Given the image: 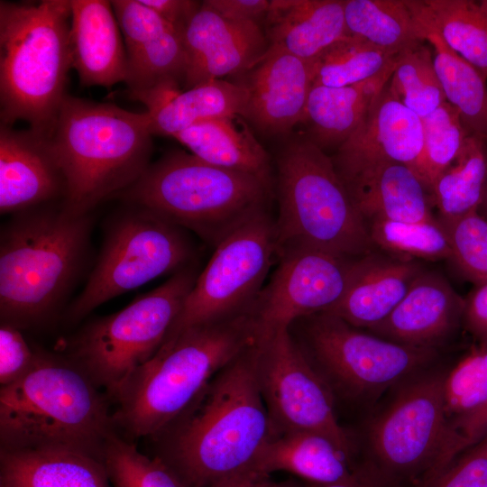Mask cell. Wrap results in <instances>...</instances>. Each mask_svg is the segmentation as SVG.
<instances>
[{
	"label": "cell",
	"instance_id": "17",
	"mask_svg": "<svg viewBox=\"0 0 487 487\" xmlns=\"http://www.w3.org/2000/svg\"><path fill=\"white\" fill-rule=\"evenodd\" d=\"M65 196L66 179L51 137L1 124V214L61 203Z\"/></svg>",
	"mask_w": 487,
	"mask_h": 487
},
{
	"label": "cell",
	"instance_id": "45",
	"mask_svg": "<svg viewBox=\"0 0 487 487\" xmlns=\"http://www.w3.org/2000/svg\"><path fill=\"white\" fill-rule=\"evenodd\" d=\"M211 8L236 22L256 23L265 18L271 0H207Z\"/></svg>",
	"mask_w": 487,
	"mask_h": 487
},
{
	"label": "cell",
	"instance_id": "32",
	"mask_svg": "<svg viewBox=\"0 0 487 487\" xmlns=\"http://www.w3.org/2000/svg\"><path fill=\"white\" fill-rule=\"evenodd\" d=\"M486 142L469 134L455 160L432 183L429 194L440 220L478 211L487 186Z\"/></svg>",
	"mask_w": 487,
	"mask_h": 487
},
{
	"label": "cell",
	"instance_id": "14",
	"mask_svg": "<svg viewBox=\"0 0 487 487\" xmlns=\"http://www.w3.org/2000/svg\"><path fill=\"white\" fill-rule=\"evenodd\" d=\"M443 375L419 378L402 388L369 428V446L380 470L393 477L423 473L427 482L444 447L449 420Z\"/></svg>",
	"mask_w": 487,
	"mask_h": 487
},
{
	"label": "cell",
	"instance_id": "49",
	"mask_svg": "<svg viewBox=\"0 0 487 487\" xmlns=\"http://www.w3.org/2000/svg\"><path fill=\"white\" fill-rule=\"evenodd\" d=\"M305 487H375L372 482L367 481L363 476L358 477L356 480L351 482L332 483V484H315L308 483Z\"/></svg>",
	"mask_w": 487,
	"mask_h": 487
},
{
	"label": "cell",
	"instance_id": "3",
	"mask_svg": "<svg viewBox=\"0 0 487 487\" xmlns=\"http://www.w3.org/2000/svg\"><path fill=\"white\" fill-rule=\"evenodd\" d=\"M254 343L249 313L188 328L163 342L112 396L115 426L133 437L160 436Z\"/></svg>",
	"mask_w": 487,
	"mask_h": 487
},
{
	"label": "cell",
	"instance_id": "42",
	"mask_svg": "<svg viewBox=\"0 0 487 487\" xmlns=\"http://www.w3.org/2000/svg\"><path fill=\"white\" fill-rule=\"evenodd\" d=\"M487 434V402L465 416L450 420L434 473L440 474L458 456Z\"/></svg>",
	"mask_w": 487,
	"mask_h": 487
},
{
	"label": "cell",
	"instance_id": "29",
	"mask_svg": "<svg viewBox=\"0 0 487 487\" xmlns=\"http://www.w3.org/2000/svg\"><path fill=\"white\" fill-rule=\"evenodd\" d=\"M238 117L241 116L203 121L173 138L209 164L252 174L272 183L269 154Z\"/></svg>",
	"mask_w": 487,
	"mask_h": 487
},
{
	"label": "cell",
	"instance_id": "36",
	"mask_svg": "<svg viewBox=\"0 0 487 487\" xmlns=\"http://www.w3.org/2000/svg\"><path fill=\"white\" fill-rule=\"evenodd\" d=\"M387 87L396 99L420 118L446 102L433 51L423 42L400 55Z\"/></svg>",
	"mask_w": 487,
	"mask_h": 487
},
{
	"label": "cell",
	"instance_id": "13",
	"mask_svg": "<svg viewBox=\"0 0 487 487\" xmlns=\"http://www.w3.org/2000/svg\"><path fill=\"white\" fill-rule=\"evenodd\" d=\"M304 318L312 354L331 379L354 395L381 392L416 372L431 357L429 348L363 333L328 313Z\"/></svg>",
	"mask_w": 487,
	"mask_h": 487
},
{
	"label": "cell",
	"instance_id": "31",
	"mask_svg": "<svg viewBox=\"0 0 487 487\" xmlns=\"http://www.w3.org/2000/svg\"><path fill=\"white\" fill-rule=\"evenodd\" d=\"M347 35L401 53L425 36L409 0H343Z\"/></svg>",
	"mask_w": 487,
	"mask_h": 487
},
{
	"label": "cell",
	"instance_id": "11",
	"mask_svg": "<svg viewBox=\"0 0 487 487\" xmlns=\"http://www.w3.org/2000/svg\"><path fill=\"white\" fill-rule=\"evenodd\" d=\"M277 257L274 219L264 212L216 247L164 340L198 326L248 313Z\"/></svg>",
	"mask_w": 487,
	"mask_h": 487
},
{
	"label": "cell",
	"instance_id": "22",
	"mask_svg": "<svg viewBox=\"0 0 487 487\" xmlns=\"http://www.w3.org/2000/svg\"><path fill=\"white\" fill-rule=\"evenodd\" d=\"M338 174L367 225L375 219L407 222L436 219L428 190L407 165L381 162Z\"/></svg>",
	"mask_w": 487,
	"mask_h": 487
},
{
	"label": "cell",
	"instance_id": "34",
	"mask_svg": "<svg viewBox=\"0 0 487 487\" xmlns=\"http://www.w3.org/2000/svg\"><path fill=\"white\" fill-rule=\"evenodd\" d=\"M401 53L391 52L347 36L314 62L313 85L338 87L366 81L394 66Z\"/></svg>",
	"mask_w": 487,
	"mask_h": 487
},
{
	"label": "cell",
	"instance_id": "48",
	"mask_svg": "<svg viewBox=\"0 0 487 487\" xmlns=\"http://www.w3.org/2000/svg\"><path fill=\"white\" fill-rule=\"evenodd\" d=\"M212 487H301L292 482H275L270 475L247 472L226 479Z\"/></svg>",
	"mask_w": 487,
	"mask_h": 487
},
{
	"label": "cell",
	"instance_id": "5",
	"mask_svg": "<svg viewBox=\"0 0 487 487\" xmlns=\"http://www.w3.org/2000/svg\"><path fill=\"white\" fill-rule=\"evenodd\" d=\"M152 136L146 111L67 95L51 136L66 179L63 207L89 215L132 186L151 164Z\"/></svg>",
	"mask_w": 487,
	"mask_h": 487
},
{
	"label": "cell",
	"instance_id": "47",
	"mask_svg": "<svg viewBox=\"0 0 487 487\" xmlns=\"http://www.w3.org/2000/svg\"><path fill=\"white\" fill-rule=\"evenodd\" d=\"M465 319L470 330L487 343V283L476 286L464 303Z\"/></svg>",
	"mask_w": 487,
	"mask_h": 487
},
{
	"label": "cell",
	"instance_id": "18",
	"mask_svg": "<svg viewBox=\"0 0 487 487\" xmlns=\"http://www.w3.org/2000/svg\"><path fill=\"white\" fill-rule=\"evenodd\" d=\"M247 90L244 118L260 131L286 134L300 124L314 84L315 64L274 45L245 73Z\"/></svg>",
	"mask_w": 487,
	"mask_h": 487
},
{
	"label": "cell",
	"instance_id": "20",
	"mask_svg": "<svg viewBox=\"0 0 487 487\" xmlns=\"http://www.w3.org/2000/svg\"><path fill=\"white\" fill-rule=\"evenodd\" d=\"M71 67L84 86L124 81L127 53L111 1L70 0Z\"/></svg>",
	"mask_w": 487,
	"mask_h": 487
},
{
	"label": "cell",
	"instance_id": "40",
	"mask_svg": "<svg viewBox=\"0 0 487 487\" xmlns=\"http://www.w3.org/2000/svg\"><path fill=\"white\" fill-rule=\"evenodd\" d=\"M440 221L449 239L450 259L476 286L486 284L487 220L474 211L453 220Z\"/></svg>",
	"mask_w": 487,
	"mask_h": 487
},
{
	"label": "cell",
	"instance_id": "25",
	"mask_svg": "<svg viewBox=\"0 0 487 487\" xmlns=\"http://www.w3.org/2000/svg\"><path fill=\"white\" fill-rule=\"evenodd\" d=\"M0 487H111L102 459L59 449L0 448Z\"/></svg>",
	"mask_w": 487,
	"mask_h": 487
},
{
	"label": "cell",
	"instance_id": "37",
	"mask_svg": "<svg viewBox=\"0 0 487 487\" xmlns=\"http://www.w3.org/2000/svg\"><path fill=\"white\" fill-rule=\"evenodd\" d=\"M102 461L111 487H188L161 456L142 454L115 432L105 444Z\"/></svg>",
	"mask_w": 487,
	"mask_h": 487
},
{
	"label": "cell",
	"instance_id": "51",
	"mask_svg": "<svg viewBox=\"0 0 487 487\" xmlns=\"http://www.w3.org/2000/svg\"><path fill=\"white\" fill-rule=\"evenodd\" d=\"M477 5H478L481 12L487 18V0H481V1L477 2Z\"/></svg>",
	"mask_w": 487,
	"mask_h": 487
},
{
	"label": "cell",
	"instance_id": "43",
	"mask_svg": "<svg viewBox=\"0 0 487 487\" xmlns=\"http://www.w3.org/2000/svg\"><path fill=\"white\" fill-rule=\"evenodd\" d=\"M427 487H487V434Z\"/></svg>",
	"mask_w": 487,
	"mask_h": 487
},
{
	"label": "cell",
	"instance_id": "46",
	"mask_svg": "<svg viewBox=\"0 0 487 487\" xmlns=\"http://www.w3.org/2000/svg\"><path fill=\"white\" fill-rule=\"evenodd\" d=\"M175 29L183 32L200 3L191 0H142Z\"/></svg>",
	"mask_w": 487,
	"mask_h": 487
},
{
	"label": "cell",
	"instance_id": "50",
	"mask_svg": "<svg viewBox=\"0 0 487 487\" xmlns=\"http://www.w3.org/2000/svg\"><path fill=\"white\" fill-rule=\"evenodd\" d=\"M478 212L487 220V186Z\"/></svg>",
	"mask_w": 487,
	"mask_h": 487
},
{
	"label": "cell",
	"instance_id": "8",
	"mask_svg": "<svg viewBox=\"0 0 487 487\" xmlns=\"http://www.w3.org/2000/svg\"><path fill=\"white\" fill-rule=\"evenodd\" d=\"M276 167L277 251L301 246L349 258L371 253L368 225L325 151L297 135L280 150Z\"/></svg>",
	"mask_w": 487,
	"mask_h": 487
},
{
	"label": "cell",
	"instance_id": "6",
	"mask_svg": "<svg viewBox=\"0 0 487 487\" xmlns=\"http://www.w3.org/2000/svg\"><path fill=\"white\" fill-rule=\"evenodd\" d=\"M70 0L0 2L1 124L51 136L71 56Z\"/></svg>",
	"mask_w": 487,
	"mask_h": 487
},
{
	"label": "cell",
	"instance_id": "33",
	"mask_svg": "<svg viewBox=\"0 0 487 487\" xmlns=\"http://www.w3.org/2000/svg\"><path fill=\"white\" fill-rule=\"evenodd\" d=\"M433 47L434 65L446 101L459 113L471 134L487 142V85L481 72L452 51L432 31H424Z\"/></svg>",
	"mask_w": 487,
	"mask_h": 487
},
{
	"label": "cell",
	"instance_id": "21",
	"mask_svg": "<svg viewBox=\"0 0 487 487\" xmlns=\"http://www.w3.org/2000/svg\"><path fill=\"white\" fill-rule=\"evenodd\" d=\"M422 271L416 261L372 253L360 257L343 296L325 313L354 327L371 329L391 315Z\"/></svg>",
	"mask_w": 487,
	"mask_h": 487
},
{
	"label": "cell",
	"instance_id": "41",
	"mask_svg": "<svg viewBox=\"0 0 487 487\" xmlns=\"http://www.w3.org/2000/svg\"><path fill=\"white\" fill-rule=\"evenodd\" d=\"M111 4L127 54L173 27L142 0H113Z\"/></svg>",
	"mask_w": 487,
	"mask_h": 487
},
{
	"label": "cell",
	"instance_id": "27",
	"mask_svg": "<svg viewBox=\"0 0 487 487\" xmlns=\"http://www.w3.org/2000/svg\"><path fill=\"white\" fill-rule=\"evenodd\" d=\"M280 471L315 484L351 482L361 475L351 466L347 453L327 436L311 431L274 435L251 472L270 475Z\"/></svg>",
	"mask_w": 487,
	"mask_h": 487
},
{
	"label": "cell",
	"instance_id": "7",
	"mask_svg": "<svg viewBox=\"0 0 487 487\" xmlns=\"http://www.w3.org/2000/svg\"><path fill=\"white\" fill-rule=\"evenodd\" d=\"M271 184L174 151L151 163L115 198L144 207L216 247L232 232L269 211Z\"/></svg>",
	"mask_w": 487,
	"mask_h": 487
},
{
	"label": "cell",
	"instance_id": "16",
	"mask_svg": "<svg viewBox=\"0 0 487 487\" xmlns=\"http://www.w3.org/2000/svg\"><path fill=\"white\" fill-rule=\"evenodd\" d=\"M187 58L185 89L248 72L269 41L256 23L224 17L203 1L182 32Z\"/></svg>",
	"mask_w": 487,
	"mask_h": 487
},
{
	"label": "cell",
	"instance_id": "1",
	"mask_svg": "<svg viewBox=\"0 0 487 487\" xmlns=\"http://www.w3.org/2000/svg\"><path fill=\"white\" fill-rule=\"evenodd\" d=\"M164 436L161 456L188 487L251 472L274 436L257 375L255 343L211 381Z\"/></svg>",
	"mask_w": 487,
	"mask_h": 487
},
{
	"label": "cell",
	"instance_id": "10",
	"mask_svg": "<svg viewBox=\"0 0 487 487\" xmlns=\"http://www.w3.org/2000/svg\"><path fill=\"white\" fill-rule=\"evenodd\" d=\"M125 207L107 221L96 263L66 313L69 322H78L109 299L195 262L188 231L144 207Z\"/></svg>",
	"mask_w": 487,
	"mask_h": 487
},
{
	"label": "cell",
	"instance_id": "12",
	"mask_svg": "<svg viewBox=\"0 0 487 487\" xmlns=\"http://www.w3.org/2000/svg\"><path fill=\"white\" fill-rule=\"evenodd\" d=\"M257 375L274 435L311 431L350 455L327 384L295 342L289 328L255 342Z\"/></svg>",
	"mask_w": 487,
	"mask_h": 487
},
{
	"label": "cell",
	"instance_id": "15",
	"mask_svg": "<svg viewBox=\"0 0 487 487\" xmlns=\"http://www.w3.org/2000/svg\"><path fill=\"white\" fill-rule=\"evenodd\" d=\"M277 259L270 281L249 310L255 342L331 308L343 296L358 258L299 246L277 251Z\"/></svg>",
	"mask_w": 487,
	"mask_h": 487
},
{
	"label": "cell",
	"instance_id": "38",
	"mask_svg": "<svg viewBox=\"0 0 487 487\" xmlns=\"http://www.w3.org/2000/svg\"><path fill=\"white\" fill-rule=\"evenodd\" d=\"M421 120L423 153L418 176L429 192L434 180L455 160L471 133L458 111L446 101Z\"/></svg>",
	"mask_w": 487,
	"mask_h": 487
},
{
	"label": "cell",
	"instance_id": "28",
	"mask_svg": "<svg viewBox=\"0 0 487 487\" xmlns=\"http://www.w3.org/2000/svg\"><path fill=\"white\" fill-rule=\"evenodd\" d=\"M247 103V90L241 82L216 79L162 96L146 106V112L152 135L174 137L209 119L244 117Z\"/></svg>",
	"mask_w": 487,
	"mask_h": 487
},
{
	"label": "cell",
	"instance_id": "19",
	"mask_svg": "<svg viewBox=\"0 0 487 487\" xmlns=\"http://www.w3.org/2000/svg\"><path fill=\"white\" fill-rule=\"evenodd\" d=\"M422 153L421 118L396 99L386 85L363 122L332 160L338 173L374 163L397 162L418 175Z\"/></svg>",
	"mask_w": 487,
	"mask_h": 487
},
{
	"label": "cell",
	"instance_id": "30",
	"mask_svg": "<svg viewBox=\"0 0 487 487\" xmlns=\"http://www.w3.org/2000/svg\"><path fill=\"white\" fill-rule=\"evenodd\" d=\"M424 31H432L487 79V18L470 0H410Z\"/></svg>",
	"mask_w": 487,
	"mask_h": 487
},
{
	"label": "cell",
	"instance_id": "4",
	"mask_svg": "<svg viewBox=\"0 0 487 487\" xmlns=\"http://www.w3.org/2000/svg\"><path fill=\"white\" fill-rule=\"evenodd\" d=\"M114 432L104 396L70 358L36 352L32 369L0 389V448L69 449L102 459Z\"/></svg>",
	"mask_w": 487,
	"mask_h": 487
},
{
	"label": "cell",
	"instance_id": "23",
	"mask_svg": "<svg viewBox=\"0 0 487 487\" xmlns=\"http://www.w3.org/2000/svg\"><path fill=\"white\" fill-rule=\"evenodd\" d=\"M464 308L444 278L422 271L391 315L370 330L395 343L429 348L453 329Z\"/></svg>",
	"mask_w": 487,
	"mask_h": 487
},
{
	"label": "cell",
	"instance_id": "39",
	"mask_svg": "<svg viewBox=\"0 0 487 487\" xmlns=\"http://www.w3.org/2000/svg\"><path fill=\"white\" fill-rule=\"evenodd\" d=\"M443 399L449 421L470 414L487 402L486 342H479L444 377Z\"/></svg>",
	"mask_w": 487,
	"mask_h": 487
},
{
	"label": "cell",
	"instance_id": "35",
	"mask_svg": "<svg viewBox=\"0 0 487 487\" xmlns=\"http://www.w3.org/2000/svg\"><path fill=\"white\" fill-rule=\"evenodd\" d=\"M373 244L394 258L438 261L451 258L446 230L439 219L423 222L375 219L368 223Z\"/></svg>",
	"mask_w": 487,
	"mask_h": 487
},
{
	"label": "cell",
	"instance_id": "26",
	"mask_svg": "<svg viewBox=\"0 0 487 487\" xmlns=\"http://www.w3.org/2000/svg\"><path fill=\"white\" fill-rule=\"evenodd\" d=\"M395 65L355 85H313L300 122L308 129L305 135L323 151L328 147L338 149L363 122L388 84Z\"/></svg>",
	"mask_w": 487,
	"mask_h": 487
},
{
	"label": "cell",
	"instance_id": "2",
	"mask_svg": "<svg viewBox=\"0 0 487 487\" xmlns=\"http://www.w3.org/2000/svg\"><path fill=\"white\" fill-rule=\"evenodd\" d=\"M91 214L55 203L12 215L0 233L1 323L46 322L76 285L89 254Z\"/></svg>",
	"mask_w": 487,
	"mask_h": 487
},
{
	"label": "cell",
	"instance_id": "9",
	"mask_svg": "<svg viewBox=\"0 0 487 487\" xmlns=\"http://www.w3.org/2000/svg\"><path fill=\"white\" fill-rule=\"evenodd\" d=\"M198 274L194 262L122 310L87 324L69 358L113 396L161 346Z\"/></svg>",
	"mask_w": 487,
	"mask_h": 487
},
{
	"label": "cell",
	"instance_id": "44",
	"mask_svg": "<svg viewBox=\"0 0 487 487\" xmlns=\"http://www.w3.org/2000/svg\"><path fill=\"white\" fill-rule=\"evenodd\" d=\"M36 352L29 346L21 329L6 323L0 326V384L9 385L33 366Z\"/></svg>",
	"mask_w": 487,
	"mask_h": 487
},
{
	"label": "cell",
	"instance_id": "24",
	"mask_svg": "<svg viewBox=\"0 0 487 487\" xmlns=\"http://www.w3.org/2000/svg\"><path fill=\"white\" fill-rule=\"evenodd\" d=\"M264 20L269 45L310 62L348 36L343 0H271Z\"/></svg>",
	"mask_w": 487,
	"mask_h": 487
}]
</instances>
